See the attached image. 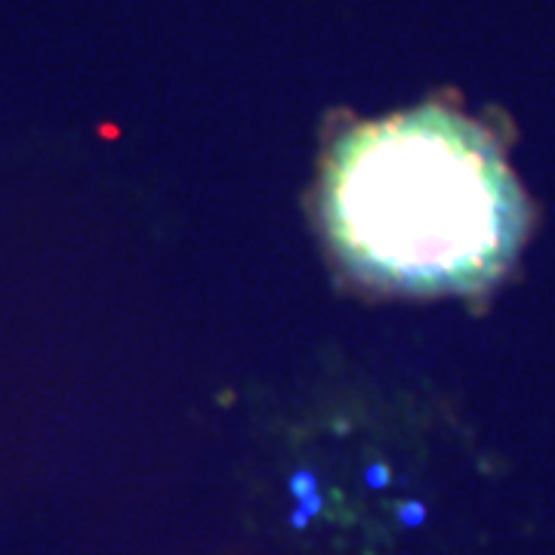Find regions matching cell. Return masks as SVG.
I'll use <instances>...</instances> for the list:
<instances>
[{"instance_id":"6da1fadb","label":"cell","mask_w":555,"mask_h":555,"mask_svg":"<svg viewBox=\"0 0 555 555\" xmlns=\"http://www.w3.org/2000/svg\"><path fill=\"white\" fill-rule=\"evenodd\" d=\"M324 219L336 253L367 281L472 293L512 266L528 207L478 123L420 105L361 123L334 145Z\"/></svg>"}]
</instances>
